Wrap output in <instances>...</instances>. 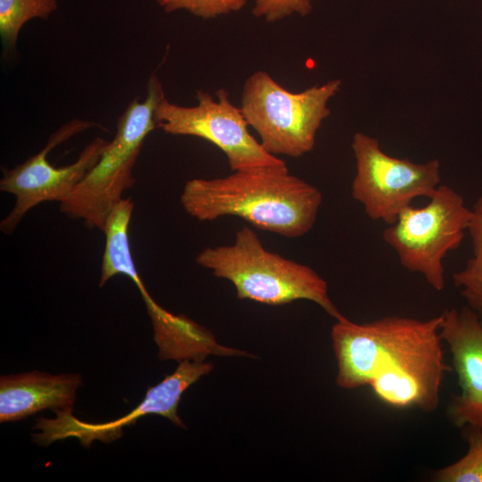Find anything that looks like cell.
I'll use <instances>...</instances> for the list:
<instances>
[{"instance_id":"12","label":"cell","mask_w":482,"mask_h":482,"mask_svg":"<svg viewBox=\"0 0 482 482\" xmlns=\"http://www.w3.org/2000/svg\"><path fill=\"white\" fill-rule=\"evenodd\" d=\"M79 374L52 375L34 370L0 378V422L21 420L37 411H72Z\"/></svg>"},{"instance_id":"1","label":"cell","mask_w":482,"mask_h":482,"mask_svg":"<svg viewBox=\"0 0 482 482\" xmlns=\"http://www.w3.org/2000/svg\"><path fill=\"white\" fill-rule=\"evenodd\" d=\"M442 313L428 320L390 316L355 323L345 316L331 328L337 362V384L345 389L370 386L383 403L396 409L435 411L449 368L440 328Z\"/></svg>"},{"instance_id":"11","label":"cell","mask_w":482,"mask_h":482,"mask_svg":"<svg viewBox=\"0 0 482 482\" xmlns=\"http://www.w3.org/2000/svg\"><path fill=\"white\" fill-rule=\"evenodd\" d=\"M442 316L440 336L448 345L460 387L447 415L460 428H482V316L468 305L445 310Z\"/></svg>"},{"instance_id":"15","label":"cell","mask_w":482,"mask_h":482,"mask_svg":"<svg viewBox=\"0 0 482 482\" xmlns=\"http://www.w3.org/2000/svg\"><path fill=\"white\" fill-rule=\"evenodd\" d=\"M57 0H0V36L5 50L16 46L19 33L29 20L47 19Z\"/></svg>"},{"instance_id":"4","label":"cell","mask_w":482,"mask_h":482,"mask_svg":"<svg viewBox=\"0 0 482 482\" xmlns=\"http://www.w3.org/2000/svg\"><path fill=\"white\" fill-rule=\"evenodd\" d=\"M146 97L132 100L117 121L113 139L108 142L100 159L62 203L60 211L71 219L82 220L89 229L103 232L112 208L133 187L134 166L149 133L156 128L154 112L164 92L153 74L146 86Z\"/></svg>"},{"instance_id":"7","label":"cell","mask_w":482,"mask_h":482,"mask_svg":"<svg viewBox=\"0 0 482 482\" xmlns=\"http://www.w3.org/2000/svg\"><path fill=\"white\" fill-rule=\"evenodd\" d=\"M352 149L356 166L352 196L372 220L392 224L415 198L431 197L441 185L436 159L416 163L390 156L378 139L362 132L353 135Z\"/></svg>"},{"instance_id":"5","label":"cell","mask_w":482,"mask_h":482,"mask_svg":"<svg viewBox=\"0 0 482 482\" xmlns=\"http://www.w3.org/2000/svg\"><path fill=\"white\" fill-rule=\"evenodd\" d=\"M341 83L333 79L292 93L266 71H257L245 82L240 108L268 153L300 157L313 149L317 131L330 114L328 102Z\"/></svg>"},{"instance_id":"16","label":"cell","mask_w":482,"mask_h":482,"mask_svg":"<svg viewBox=\"0 0 482 482\" xmlns=\"http://www.w3.org/2000/svg\"><path fill=\"white\" fill-rule=\"evenodd\" d=\"M467 442V453L453 463L433 476L436 482H482V428L474 426L461 428Z\"/></svg>"},{"instance_id":"13","label":"cell","mask_w":482,"mask_h":482,"mask_svg":"<svg viewBox=\"0 0 482 482\" xmlns=\"http://www.w3.org/2000/svg\"><path fill=\"white\" fill-rule=\"evenodd\" d=\"M154 328V339L161 360H203L216 345L212 337L184 315H175L162 308L147 292L138 287Z\"/></svg>"},{"instance_id":"8","label":"cell","mask_w":482,"mask_h":482,"mask_svg":"<svg viewBox=\"0 0 482 482\" xmlns=\"http://www.w3.org/2000/svg\"><path fill=\"white\" fill-rule=\"evenodd\" d=\"M216 96L218 100L197 90L198 104L190 107L162 97L154 112L156 127L170 135L197 137L213 144L227 156L233 171L285 166L251 135L241 108L231 104L229 93L219 89Z\"/></svg>"},{"instance_id":"6","label":"cell","mask_w":482,"mask_h":482,"mask_svg":"<svg viewBox=\"0 0 482 482\" xmlns=\"http://www.w3.org/2000/svg\"><path fill=\"white\" fill-rule=\"evenodd\" d=\"M423 207L401 212L383 231L384 241L396 253L401 265L420 273L436 291L445 288L444 258L461 245L471 218L463 197L440 185Z\"/></svg>"},{"instance_id":"18","label":"cell","mask_w":482,"mask_h":482,"mask_svg":"<svg viewBox=\"0 0 482 482\" xmlns=\"http://www.w3.org/2000/svg\"><path fill=\"white\" fill-rule=\"evenodd\" d=\"M312 10L310 0H254L252 13L267 22H275L294 13L306 16Z\"/></svg>"},{"instance_id":"17","label":"cell","mask_w":482,"mask_h":482,"mask_svg":"<svg viewBox=\"0 0 482 482\" xmlns=\"http://www.w3.org/2000/svg\"><path fill=\"white\" fill-rule=\"evenodd\" d=\"M248 0H156L166 12L186 10L202 19H214L241 10Z\"/></svg>"},{"instance_id":"3","label":"cell","mask_w":482,"mask_h":482,"mask_svg":"<svg viewBox=\"0 0 482 482\" xmlns=\"http://www.w3.org/2000/svg\"><path fill=\"white\" fill-rule=\"evenodd\" d=\"M195 262L230 281L239 299L270 305L308 300L335 320L343 315L328 295V284L311 267L266 249L249 227L238 229L231 245L204 248Z\"/></svg>"},{"instance_id":"10","label":"cell","mask_w":482,"mask_h":482,"mask_svg":"<svg viewBox=\"0 0 482 482\" xmlns=\"http://www.w3.org/2000/svg\"><path fill=\"white\" fill-rule=\"evenodd\" d=\"M212 369L211 362L185 359L173 373L156 386L148 387L141 403L125 416L108 422L91 423L76 418L72 411H56L54 419L40 417L37 420L34 428L40 432L32 434V439L40 445L47 446L57 440L76 437L81 445L88 448L94 440L111 443L120 438L124 427L134 424L137 419L148 414L163 416L176 426L185 428L178 415L181 396L192 384Z\"/></svg>"},{"instance_id":"2","label":"cell","mask_w":482,"mask_h":482,"mask_svg":"<svg viewBox=\"0 0 482 482\" xmlns=\"http://www.w3.org/2000/svg\"><path fill=\"white\" fill-rule=\"evenodd\" d=\"M180 203L187 214L200 221L236 216L257 229L296 238L313 228L322 195L313 185L290 174L285 165L189 179Z\"/></svg>"},{"instance_id":"14","label":"cell","mask_w":482,"mask_h":482,"mask_svg":"<svg viewBox=\"0 0 482 482\" xmlns=\"http://www.w3.org/2000/svg\"><path fill=\"white\" fill-rule=\"evenodd\" d=\"M467 231L472 241V257L453 279L468 306L482 316V195L471 209Z\"/></svg>"},{"instance_id":"9","label":"cell","mask_w":482,"mask_h":482,"mask_svg":"<svg viewBox=\"0 0 482 482\" xmlns=\"http://www.w3.org/2000/svg\"><path fill=\"white\" fill-rule=\"evenodd\" d=\"M94 125L91 121L74 119L53 133L36 154L12 169L2 167L0 190L15 197L12 209L0 222L4 234H12L26 213L37 204L63 202L96 164L108 143L102 137L93 139L78 159L67 166L57 168L47 160L49 152L55 146Z\"/></svg>"}]
</instances>
